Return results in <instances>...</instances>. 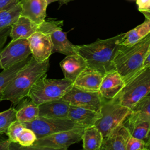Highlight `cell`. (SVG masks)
<instances>
[{"label":"cell","mask_w":150,"mask_h":150,"mask_svg":"<svg viewBox=\"0 0 150 150\" xmlns=\"http://www.w3.org/2000/svg\"><path fill=\"white\" fill-rule=\"evenodd\" d=\"M123 36L124 33L110 38L98 39L90 44L78 45V54L84 58L87 67L104 76L115 70L114 60Z\"/></svg>","instance_id":"1"},{"label":"cell","mask_w":150,"mask_h":150,"mask_svg":"<svg viewBox=\"0 0 150 150\" xmlns=\"http://www.w3.org/2000/svg\"><path fill=\"white\" fill-rule=\"evenodd\" d=\"M49 67V59L39 63L31 56L28 63L9 82L5 89L2 100L10 101L12 105H16L25 97L33 84L41 77L47 74Z\"/></svg>","instance_id":"2"},{"label":"cell","mask_w":150,"mask_h":150,"mask_svg":"<svg viewBox=\"0 0 150 150\" xmlns=\"http://www.w3.org/2000/svg\"><path fill=\"white\" fill-rule=\"evenodd\" d=\"M149 53L150 33L132 45H120L114 64L125 82L143 69L144 62Z\"/></svg>","instance_id":"3"},{"label":"cell","mask_w":150,"mask_h":150,"mask_svg":"<svg viewBox=\"0 0 150 150\" xmlns=\"http://www.w3.org/2000/svg\"><path fill=\"white\" fill-rule=\"evenodd\" d=\"M150 92V67L143 68L125 82L121 91L112 100L130 109Z\"/></svg>","instance_id":"4"},{"label":"cell","mask_w":150,"mask_h":150,"mask_svg":"<svg viewBox=\"0 0 150 150\" xmlns=\"http://www.w3.org/2000/svg\"><path fill=\"white\" fill-rule=\"evenodd\" d=\"M73 82L69 79H47V74L33 84L28 96L37 105L59 100L73 87Z\"/></svg>","instance_id":"5"},{"label":"cell","mask_w":150,"mask_h":150,"mask_svg":"<svg viewBox=\"0 0 150 150\" xmlns=\"http://www.w3.org/2000/svg\"><path fill=\"white\" fill-rule=\"evenodd\" d=\"M84 128H74L37 138L26 150H66L81 140Z\"/></svg>","instance_id":"6"},{"label":"cell","mask_w":150,"mask_h":150,"mask_svg":"<svg viewBox=\"0 0 150 150\" xmlns=\"http://www.w3.org/2000/svg\"><path fill=\"white\" fill-rule=\"evenodd\" d=\"M131 112V109L113 100H104L100 112L101 117L94 125L105 137L117 126L123 124Z\"/></svg>","instance_id":"7"},{"label":"cell","mask_w":150,"mask_h":150,"mask_svg":"<svg viewBox=\"0 0 150 150\" xmlns=\"http://www.w3.org/2000/svg\"><path fill=\"white\" fill-rule=\"evenodd\" d=\"M63 21L49 19L39 25L38 30L48 33L53 44L52 53H60L66 56L78 54V45L71 43L67 33L62 29Z\"/></svg>","instance_id":"8"},{"label":"cell","mask_w":150,"mask_h":150,"mask_svg":"<svg viewBox=\"0 0 150 150\" xmlns=\"http://www.w3.org/2000/svg\"><path fill=\"white\" fill-rule=\"evenodd\" d=\"M22 123L25 127L32 129L35 132L37 138L74 128H86L75 123L68 118H56L38 116L31 121Z\"/></svg>","instance_id":"9"},{"label":"cell","mask_w":150,"mask_h":150,"mask_svg":"<svg viewBox=\"0 0 150 150\" xmlns=\"http://www.w3.org/2000/svg\"><path fill=\"white\" fill-rule=\"evenodd\" d=\"M70 105L100 112L104 99L99 91H88L73 87L62 98Z\"/></svg>","instance_id":"10"},{"label":"cell","mask_w":150,"mask_h":150,"mask_svg":"<svg viewBox=\"0 0 150 150\" xmlns=\"http://www.w3.org/2000/svg\"><path fill=\"white\" fill-rule=\"evenodd\" d=\"M30 54L31 51L28 39L11 40L8 45L3 48L1 54L0 64L2 69H6L26 59Z\"/></svg>","instance_id":"11"},{"label":"cell","mask_w":150,"mask_h":150,"mask_svg":"<svg viewBox=\"0 0 150 150\" xmlns=\"http://www.w3.org/2000/svg\"><path fill=\"white\" fill-rule=\"evenodd\" d=\"M31 54L38 62L49 59L52 54L53 44L48 33L38 30L28 38Z\"/></svg>","instance_id":"12"},{"label":"cell","mask_w":150,"mask_h":150,"mask_svg":"<svg viewBox=\"0 0 150 150\" xmlns=\"http://www.w3.org/2000/svg\"><path fill=\"white\" fill-rule=\"evenodd\" d=\"M123 124L128 128L131 136L141 139L145 143L150 141V118L131 112Z\"/></svg>","instance_id":"13"},{"label":"cell","mask_w":150,"mask_h":150,"mask_svg":"<svg viewBox=\"0 0 150 150\" xmlns=\"http://www.w3.org/2000/svg\"><path fill=\"white\" fill-rule=\"evenodd\" d=\"M125 84V82L120 73L116 70H112L103 76L99 92L104 100H111L117 96Z\"/></svg>","instance_id":"14"},{"label":"cell","mask_w":150,"mask_h":150,"mask_svg":"<svg viewBox=\"0 0 150 150\" xmlns=\"http://www.w3.org/2000/svg\"><path fill=\"white\" fill-rule=\"evenodd\" d=\"M21 7V16L30 19L40 25L46 17V9L48 6L47 0H19Z\"/></svg>","instance_id":"15"},{"label":"cell","mask_w":150,"mask_h":150,"mask_svg":"<svg viewBox=\"0 0 150 150\" xmlns=\"http://www.w3.org/2000/svg\"><path fill=\"white\" fill-rule=\"evenodd\" d=\"M130 137L128 128L122 124L104 137L100 150H125L127 142Z\"/></svg>","instance_id":"16"},{"label":"cell","mask_w":150,"mask_h":150,"mask_svg":"<svg viewBox=\"0 0 150 150\" xmlns=\"http://www.w3.org/2000/svg\"><path fill=\"white\" fill-rule=\"evenodd\" d=\"M103 76L98 71L87 67L73 81V86L88 91H99Z\"/></svg>","instance_id":"17"},{"label":"cell","mask_w":150,"mask_h":150,"mask_svg":"<svg viewBox=\"0 0 150 150\" xmlns=\"http://www.w3.org/2000/svg\"><path fill=\"white\" fill-rule=\"evenodd\" d=\"M64 78L73 82L87 66L84 58L79 54L66 56L60 63Z\"/></svg>","instance_id":"18"},{"label":"cell","mask_w":150,"mask_h":150,"mask_svg":"<svg viewBox=\"0 0 150 150\" xmlns=\"http://www.w3.org/2000/svg\"><path fill=\"white\" fill-rule=\"evenodd\" d=\"M101 117V112L74 105H70L67 114L69 119L84 127L94 125Z\"/></svg>","instance_id":"19"},{"label":"cell","mask_w":150,"mask_h":150,"mask_svg":"<svg viewBox=\"0 0 150 150\" xmlns=\"http://www.w3.org/2000/svg\"><path fill=\"white\" fill-rule=\"evenodd\" d=\"M70 104L62 98L47 101L38 105L39 116L47 118H67Z\"/></svg>","instance_id":"20"},{"label":"cell","mask_w":150,"mask_h":150,"mask_svg":"<svg viewBox=\"0 0 150 150\" xmlns=\"http://www.w3.org/2000/svg\"><path fill=\"white\" fill-rule=\"evenodd\" d=\"M39 25L30 19L20 15L15 23L11 25L9 36L12 40L28 39L33 33L38 31Z\"/></svg>","instance_id":"21"},{"label":"cell","mask_w":150,"mask_h":150,"mask_svg":"<svg viewBox=\"0 0 150 150\" xmlns=\"http://www.w3.org/2000/svg\"><path fill=\"white\" fill-rule=\"evenodd\" d=\"M26 98V97H25ZM21 100L17 104L16 119L22 122L31 121L39 116V106L35 104L28 96Z\"/></svg>","instance_id":"22"},{"label":"cell","mask_w":150,"mask_h":150,"mask_svg":"<svg viewBox=\"0 0 150 150\" xmlns=\"http://www.w3.org/2000/svg\"><path fill=\"white\" fill-rule=\"evenodd\" d=\"M103 138L102 133L95 125L85 128L81 138L83 149L85 150H100Z\"/></svg>","instance_id":"23"},{"label":"cell","mask_w":150,"mask_h":150,"mask_svg":"<svg viewBox=\"0 0 150 150\" xmlns=\"http://www.w3.org/2000/svg\"><path fill=\"white\" fill-rule=\"evenodd\" d=\"M150 33V20L145 18V21L134 29L124 33L121 45L130 46L141 40Z\"/></svg>","instance_id":"24"},{"label":"cell","mask_w":150,"mask_h":150,"mask_svg":"<svg viewBox=\"0 0 150 150\" xmlns=\"http://www.w3.org/2000/svg\"><path fill=\"white\" fill-rule=\"evenodd\" d=\"M30 57L31 56L28 57L26 59L16 63L6 69H3L0 73V101H2L3 93L9 82L16 74L26 66L29 61Z\"/></svg>","instance_id":"25"},{"label":"cell","mask_w":150,"mask_h":150,"mask_svg":"<svg viewBox=\"0 0 150 150\" xmlns=\"http://www.w3.org/2000/svg\"><path fill=\"white\" fill-rule=\"evenodd\" d=\"M21 12V7L19 3L10 9L0 11V30L15 23L19 17Z\"/></svg>","instance_id":"26"},{"label":"cell","mask_w":150,"mask_h":150,"mask_svg":"<svg viewBox=\"0 0 150 150\" xmlns=\"http://www.w3.org/2000/svg\"><path fill=\"white\" fill-rule=\"evenodd\" d=\"M36 139L37 137L35 132L32 129L25 127L18 138V144L19 146L15 147L13 149H26L31 146Z\"/></svg>","instance_id":"27"},{"label":"cell","mask_w":150,"mask_h":150,"mask_svg":"<svg viewBox=\"0 0 150 150\" xmlns=\"http://www.w3.org/2000/svg\"><path fill=\"white\" fill-rule=\"evenodd\" d=\"M16 110L12 107L0 112V134L6 133L11 123L16 120Z\"/></svg>","instance_id":"28"},{"label":"cell","mask_w":150,"mask_h":150,"mask_svg":"<svg viewBox=\"0 0 150 150\" xmlns=\"http://www.w3.org/2000/svg\"><path fill=\"white\" fill-rule=\"evenodd\" d=\"M24 128L23 124L16 120L11 123L5 134L12 142L18 143V138Z\"/></svg>","instance_id":"29"},{"label":"cell","mask_w":150,"mask_h":150,"mask_svg":"<svg viewBox=\"0 0 150 150\" xmlns=\"http://www.w3.org/2000/svg\"><path fill=\"white\" fill-rule=\"evenodd\" d=\"M131 110L133 112L144 117L150 118V96H146L140 100Z\"/></svg>","instance_id":"30"},{"label":"cell","mask_w":150,"mask_h":150,"mask_svg":"<svg viewBox=\"0 0 150 150\" xmlns=\"http://www.w3.org/2000/svg\"><path fill=\"white\" fill-rule=\"evenodd\" d=\"M125 150H145V142L131 135L127 142Z\"/></svg>","instance_id":"31"},{"label":"cell","mask_w":150,"mask_h":150,"mask_svg":"<svg viewBox=\"0 0 150 150\" xmlns=\"http://www.w3.org/2000/svg\"><path fill=\"white\" fill-rule=\"evenodd\" d=\"M11 30V26H7L1 30H0V59L1 54L4 47L5 44L7 40L8 36H9L10 32ZM0 69H2L1 64H0Z\"/></svg>","instance_id":"32"},{"label":"cell","mask_w":150,"mask_h":150,"mask_svg":"<svg viewBox=\"0 0 150 150\" xmlns=\"http://www.w3.org/2000/svg\"><path fill=\"white\" fill-rule=\"evenodd\" d=\"M19 0H0V11L10 9L19 3Z\"/></svg>","instance_id":"33"},{"label":"cell","mask_w":150,"mask_h":150,"mask_svg":"<svg viewBox=\"0 0 150 150\" xmlns=\"http://www.w3.org/2000/svg\"><path fill=\"white\" fill-rule=\"evenodd\" d=\"M136 1L139 12L146 9L150 4V0H136Z\"/></svg>","instance_id":"34"},{"label":"cell","mask_w":150,"mask_h":150,"mask_svg":"<svg viewBox=\"0 0 150 150\" xmlns=\"http://www.w3.org/2000/svg\"><path fill=\"white\" fill-rule=\"evenodd\" d=\"M11 143L12 142L9 138L0 141V150H10Z\"/></svg>","instance_id":"35"},{"label":"cell","mask_w":150,"mask_h":150,"mask_svg":"<svg viewBox=\"0 0 150 150\" xmlns=\"http://www.w3.org/2000/svg\"><path fill=\"white\" fill-rule=\"evenodd\" d=\"M73 0H47L48 4H50L52 2H56V1H58L60 5V7L63 5V4H67L69 2H70V1H72Z\"/></svg>","instance_id":"36"},{"label":"cell","mask_w":150,"mask_h":150,"mask_svg":"<svg viewBox=\"0 0 150 150\" xmlns=\"http://www.w3.org/2000/svg\"><path fill=\"white\" fill-rule=\"evenodd\" d=\"M141 13H142L145 17V18L150 20V4L149 6L145 10L140 11Z\"/></svg>","instance_id":"37"},{"label":"cell","mask_w":150,"mask_h":150,"mask_svg":"<svg viewBox=\"0 0 150 150\" xmlns=\"http://www.w3.org/2000/svg\"><path fill=\"white\" fill-rule=\"evenodd\" d=\"M150 67V53L148 54L147 57H146L144 64H143V68Z\"/></svg>","instance_id":"38"},{"label":"cell","mask_w":150,"mask_h":150,"mask_svg":"<svg viewBox=\"0 0 150 150\" xmlns=\"http://www.w3.org/2000/svg\"><path fill=\"white\" fill-rule=\"evenodd\" d=\"M145 150H150V141L145 143Z\"/></svg>","instance_id":"39"},{"label":"cell","mask_w":150,"mask_h":150,"mask_svg":"<svg viewBox=\"0 0 150 150\" xmlns=\"http://www.w3.org/2000/svg\"><path fill=\"white\" fill-rule=\"evenodd\" d=\"M146 96H150V92H149V93Z\"/></svg>","instance_id":"40"}]
</instances>
